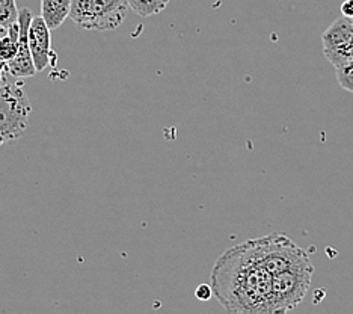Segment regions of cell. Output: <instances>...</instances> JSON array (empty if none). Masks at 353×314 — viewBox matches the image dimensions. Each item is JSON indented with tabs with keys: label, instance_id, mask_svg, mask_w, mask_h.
<instances>
[{
	"label": "cell",
	"instance_id": "obj_1",
	"mask_svg": "<svg viewBox=\"0 0 353 314\" xmlns=\"http://www.w3.org/2000/svg\"><path fill=\"white\" fill-rule=\"evenodd\" d=\"M272 281L252 240L227 249L212 271L213 296L228 313L274 314Z\"/></svg>",
	"mask_w": 353,
	"mask_h": 314
},
{
	"label": "cell",
	"instance_id": "obj_2",
	"mask_svg": "<svg viewBox=\"0 0 353 314\" xmlns=\"http://www.w3.org/2000/svg\"><path fill=\"white\" fill-rule=\"evenodd\" d=\"M32 106L21 82L0 85V147L21 138L29 126Z\"/></svg>",
	"mask_w": 353,
	"mask_h": 314
},
{
	"label": "cell",
	"instance_id": "obj_3",
	"mask_svg": "<svg viewBox=\"0 0 353 314\" xmlns=\"http://www.w3.org/2000/svg\"><path fill=\"white\" fill-rule=\"evenodd\" d=\"M127 0H73L70 17L86 30H114L128 14Z\"/></svg>",
	"mask_w": 353,
	"mask_h": 314
},
{
	"label": "cell",
	"instance_id": "obj_4",
	"mask_svg": "<svg viewBox=\"0 0 353 314\" xmlns=\"http://www.w3.org/2000/svg\"><path fill=\"white\" fill-rule=\"evenodd\" d=\"M252 245L260 262L272 277L288 269L312 264L307 251L294 244L284 235H270L260 239H252Z\"/></svg>",
	"mask_w": 353,
	"mask_h": 314
},
{
	"label": "cell",
	"instance_id": "obj_5",
	"mask_svg": "<svg viewBox=\"0 0 353 314\" xmlns=\"http://www.w3.org/2000/svg\"><path fill=\"white\" fill-rule=\"evenodd\" d=\"M314 268L312 264L288 269L272 281V307L275 313H287L298 307L307 295Z\"/></svg>",
	"mask_w": 353,
	"mask_h": 314
},
{
	"label": "cell",
	"instance_id": "obj_6",
	"mask_svg": "<svg viewBox=\"0 0 353 314\" xmlns=\"http://www.w3.org/2000/svg\"><path fill=\"white\" fill-rule=\"evenodd\" d=\"M323 53L336 68L353 58V21L341 15L322 35Z\"/></svg>",
	"mask_w": 353,
	"mask_h": 314
},
{
	"label": "cell",
	"instance_id": "obj_7",
	"mask_svg": "<svg viewBox=\"0 0 353 314\" xmlns=\"http://www.w3.org/2000/svg\"><path fill=\"white\" fill-rule=\"evenodd\" d=\"M34 19L30 10L23 8L19 14V23H20V41H19V52L17 56L8 62V71L10 76L15 79H26L35 76L38 70L35 67L34 58H32L30 46H29V26L30 21Z\"/></svg>",
	"mask_w": 353,
	"mask_h": 314
},
{
	"label": "cell",
	"instance_id": "obj_8",
	"mask_svg": "<svg viewBox=\"0 0 353 314\" xmlns=\"http://www.w3.org/2000/svg\"><path fill=\"white\" fill-rule=\"evenodd\" d=\"M50 30L52 29L47 26L43 17L32 19L29 26V46L38 72L47 68L50 61L54 59V53L52 52Z\"/></svg>",
	"mask_w": 353,
	"mask_h": 314
},
{
	"label": "cell",
	"instance_id": "obj_9",
	"mask_svg": "<svg viewBox=\"0 0 353 314\" xmlns=\"http://www.w3.org/2000/svg\"><path fill=\"white\" fill-rule=\"evenodd\" d=\"M73 0H41V17L52 30L61 28L70 17Z\"/></svg>",
	"mask_w": 353,
	"mask_h": 314
},
{
	"label": "cell",
	"instance_id": "obj_10",
	"mask_svg": "<svg viewBox=\"0 0 353 314\" xmlns=\"http://www.w3.org/2000/svg\"><path fill=\"white\" fill-rule=\"evenodd\" d=\"M20 41V23L19 20L8 28L6 34L0 38V61L11 62L19 52Z\"/></svg>",
	"mask_w": 353,
	"mask_h": 314
},
{
	"label": "cell",
	"instance_id": "obj_11",
	"mask_svg": "<svg viewBox=\"0 0 353 314\" xmlns=\"http://www.w3.org/2000/svg\"><path fill=\"white\" fill-rule=\"evenodd\" d=\"M170 2L171 0H127L128 6L141 17H152L160 14Z\"/></svg>",
	"mask_w": 353,
	"mask_h": 314
},
{
	"label": "cell",
	"instance_id": "obj_12",
	"mask_svg": "<svg viewBox=\"0 0 353 314\" xmlns=\"http://www.w3.org/2000/svg\"><path fill=\"white\" fill-rule=\"evenodd\" d=\"M19 14L15 0H0V26L10 28L19 20Z\"/></svg>",
	"mask_w": 353,
	"mask_h": 314
},
{
	"label": "cell",
	"instance_id": "obj_13",
	"mask_svg": "<svg viewBox=\"0 0 353 314\" xmlns=\"http://www.w3.org/2000/svg\"><path fill=\"white\" fill-rule=\"evenodd\" d=\"M335 75H336V82L349 92H353V58L349 59L347 62L341 63L340 67L335 68Z\"/></svg>",
	"mask_w": 353,
	"mask_h": 314
},
{
	"label": "cell",
	"instance_id": "obj_14",
	"mask_svg": "<svg viewBox=\"0 0 353 314\" xmlns=\"http://www.w3.org/2000/svg\"><path fill=\"white\" fill-rule=\"evenodd\" d=\"M195 296L198 297L199 301H210L213 297V288L212 284H201L198 286L195 290Z\"/></svg>",
	"mask_w": 353,
	"mask_h": 314
},
{
	"label": "cell",
	"instance_id": "obj_15",
	"mask_svg": "<svg viewBox=\"0 0 353 314\" xmlns=\"http://www.w3.org/2000/svg\"><path fill=\"white\" fill-rule=\"evenodd\" d=\"M341 15L347 19H353V0H343V3L340 6Z\"/></svg>",
	"mask_w": 353,
	"mask_h": 314
},
{
	"label": "cell",
	"instance_id": "obj_16",
	"mask_svg": "<svg viewBox=\"0 0 353 314\" xmlns=\"http://www.w3.org/2000/svg\"><path fill=\"white\" fill-rule=\"evenodd\" d=\"M8 76H10V71H8V63L0 61V85L6 82Z\"/></svg>",
	"mask_w": 353,
	"mask_h": 314
},
{
	"label": "cell",
	"instance_id": "obj_17",
	"mask_svg": "<svg viewBox=\"0 0 353 314\" xmlns=\"http://www.w3.org/2000/svg\"><path fill=\"white\" fill-rule=\"evenodd\" d=\"M8 32V28H3V26H0V38H2L5 34Z\"/></svg>",
	"mask_w": 353,
	"mask_h": 314
},
{
	"label": "cell",
	"instance_id": "obj_18",
	"mask_svg": "<svg viewBox=\"0 0 353 314\" xmlns=\"http://www.w3.org/2000/svg\"><path fill=\"white\" fill-rule=\"evenodd\" d=\"M350 20H352V21H353V19H350Z\"/></svg>",
	"mask_w": 353,
	"mask_h": 314
}]
</instances>
